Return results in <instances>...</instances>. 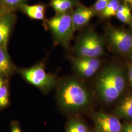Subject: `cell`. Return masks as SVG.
<instances>
[{
  "label": "cell",
  "instance_id": "obj_1",
  "mask_svg": "<svg viewBox=\"0 0 132 132\" xmlns=\"http://www.w3.org/2000/svg\"><path fill=\"white\" fill-rule=\"evenodd\" d=\"M57 102L62 110L75 113L89 107L92 103L90 93L85 85L73 77L64 80L57 93Z\"/></svg>",
  "mask_w": 132,
  "mask_h": 132
},
{
  "label": "cell",
  "instance_id": "obj_2",
  "mask_svg": "<svg viewBox=\"0 0 132 132\" xmlns=\"http://www.w3.org/2000/svg\"><path fill=\"white\" fill-rule=\"evenodd\" d=\"M126 86V80L121 68L116 65L106 67L96 78V92L105 103H113L122 95Z\"/></svg>",
  "mask_w": 132,
  "mask_h": 132
},
{
  "label": "cell",
  "instance_id": "obj_3",
  "mask_svg": "<svg viewBox=\"0 0 132 132\" xmlns=\"http://www.w3.org/2000/svg\"><path fill=\"white\" fill-rule=\"evenodd\" d=\"M72 11L45 19L44 24L45 27L51 31L55 41L67 50L69 48L76 30L72 19Z\"/></svg>",
  "mask_w": 132,
  "mask_h": 132
},
{
  "label": "cell",
  "instance_id": "obj_4",
  "mask_svg": "<svg viewBox=\"0 0 132 132\" xmlns=\"http://www.w3.org/2000/svg\"><path fill=\"white\" fill-rule=\"evenodd\" d=\"M104 52V41L94 30L89 29L82 33L74 48L76 57L98 58Z\"/></svg>",
  "mask_w": 132,
  "mask_h": 132
},
{
  "label": "cell",
  "instance_id": "obj_5",
  "mask_svg": "<svg viewBox=\"0 0 132 132\" xmlns=\"http://www.w3.org/2000/svg\"><path fill=\"white\" fill-rule=\"evenodd\" d=\"M109 44L116 52L129 55L132 52V30L109 24L106 29Z\"/></svg>",
  "mask_w": 132,
  "mask_h": 132
},
{
  "label": "cell",
  "instance_id": "obj_6",
  "mask_svg": "<svg viewBox=\"0 0 132 132\" xmlns=\"http://www.w3.org/2000/svg\"><path fill=\"white\" fill-rule=\"evenodd\" d=\"M21 75L29 83L44 90L52 89L56 83L55 76L46 72L43 64L23 70Z\"/></svg>",
  "mask_w": 132,
  "mask_h": 132
},
{
  "label": "cell",
  "instance_id": "obj_7",
  "mask_svg": "<svg viewBox=\"0 0 132 132\" xmlns=\"http://www.w3.org/2000/svg\"><path fill=\"white\" fill-rule=\"evenodd\" d=\"M95 130L99 132H122V124L114 114L98 112L92 117Z\"/></svg>",
  "mask_w": 132,
  "mask_h": 132
},
{
  "label": "cell",
  "instance_id": "obj_8",
  "mask_svg": "<svg viewBox=\"0 0 132 132\" xmlns=\"http://www.w3.org/2000/svg\"><path fill=\"white\" fill-rule=\"evenodd\" d=\"M14 12L2 6L0 7V47L7 49L10 34L15 23Z\"/></svg>",
  "mask_w": 132,
  "mask_h": 132
},
{
  "label": "cell",
  "instance_id": "obj_9",
  "mask_svg": "<svg viewBox=\"0 0 132 132\" xmlns=\"http://www.w3.org/2000/svg\"><path fill=\"white\" fill-rule=\"evenodd\" d=\"M72 63L76 72L83 78L92 77L97 71L101 62L98 58L75 57L72 59Z\"/></svg>",
  "mask_w": 132,
  "mask_h": 132
},
{
  "label": "cell",
  "instance_id": "obj_10",
  "mask_svg": "<svg viewBox=\"0 0 132 132\" xmlns=\"http://www.w3.org/2000/svg\"><path fill=\"white\" fill-rule=\"evenodd\" d=\"M71 14L75 28L77 30L86 26L96 13L92 7L80 4L72 10Z\"/></svg>",
  "mask_w": 132,
  "mask_h": 132
},
{
  "label": "cell",
  "instance_id": "obj_11",
  "mask_svg": "<svg viewBox=\"0 0 132 132\" xmlns=\"http://www.w3.org/2000/svg\"><path fill=\"white\" fill-rule=\"evenodd\" d=\"M113 114L119 118L132 120V94L124 97L118 104Z\"/></svg>",
  "mask_w": 132,
  "mask_h": 132
},
{
  "label": "cell",
  "instance_id": "obj_12",
  "mask_svg": "<svg viewBox=\"0 0 132 132\" xmlns=\"http://www.w3.org/2000/svg\"><path fill=\"white\" fill-rule=\"evenodd\" d=\"M46 9V5L43 4L33 5L25 4L20 9L30 19L44 21L45 20Z\"/></svg>",
  "mask_w": 132,
  "mask_h": 132
},
{
  "label": "cell",
  "instance_id": "obj_13",
  "mask_svg": "<svg viewBox=\"0 0 132 132\" xmlns=\"http://www.w3.org/2000/svg\"><path fill=\"white\" fill-rule=\"evenodd\" d=\"M78 0H51L50 5L56 14L71 12L73 8L80 5Z\"/></svg>",
  "mask_w": 132,
  "mask_h": 132
},
{
  "label": "cell",
  "instance_id": "obj_14",
  "mask_svg": "<svg viewBox=\"0 0 132 132\" xmlns=\"http://www.w3.org/2000/svg\"><path fill=\"white\" fill-rule=\"evenodd\" d=\"M116 16L122 23L129 26L132 23L131 8L125 3L123 2L119 5Z\"/></svg>",
  "mask_w": 132,
  "mask_h": 132
},
{
  "label": "cell",
  "instance_id": "obj_15",
  "mask_svg": "<svg viewBox=\"0 0 132 132\" xmlns=\"http://www.w3.org/2000/svg\"><path fill=\"white\" fill-rule=\"evenodd\" d=\"M11 61L7 49L0 47V76H8L11 70Z\"/></svg>",
  "mask_w": 132,
  "mask_h": 132
},
{
  "label": "cell",
  "instance_id": "obj_16",
  "mask_svg": "<svg viewBox=\"0 0 132 132\" xmlns=\"http://www.w3.org/2000/svg\"><path fill=\"white\" fill-rule=\"evenodd\" d=\"M66 132H90L87 124L78 118L70 119L66 126Z\"/></svg>",
  "mask_w": 132,
  "mask_h": 132
},
{
  "label": "cell",
  "instance_id": "obj_17",
  "mask_svg": "<svg viewBox=\"0 0 132 132\" xmlns=\"http://www.w3.org/2000/svg\"><path fill=\"white\" fill-rule=\"evenodd\" d=\"M120 4L119 0H111L100 16L103 19H109L116 16Z\"/></svg>",
  "mask_w": 132,
  "mask_h": 132
},
{
  "label": "cell",
  "instance_id": "obj_18",
  "mask_svg": "<svg viewBox=\"0 0 132 132\" xmlns=\"http://www.w3.org/2000/svg\"><path fill=\"white\" fill-rule=\"evenodd\" d=\"M0 1L1 6L14 11L20 9L22 5L26 4V0H0Z\"/></svg>",
  "mask_w": 132,
  "mask_h": 132
},
{
  "label": "cell",
  "instance_id": "obj_19",
  "mask_svg": "<svg viewBox=\"0 0 132 132\" xmlns=\"http://www.w3.org/2000/svg\"><path fill=\"white\" fill-rule=\"evenodd\" d=\"M111 0H96L92 8L96 14L100 15L105 9Z\"/></svg>",
  "mask_w": 132,
  "mask_h": 132
},
{
  "label": "cell",
  "instance_id": "obj_20",
  "mask_svg": "<svg viewBox=\"0 0 132 132\" xmlns=\"http://www.w3.org/2000/svg\"><path fill=\"white\" fill-rule=\"evenodd\" d=\"M9 103V91L7 87L3 85L0 89V107H5Z\"/></svg>",
  "mask_w": 132,
  "mask_h": 132
},
{
  "label": "cell",
  "instance_id": "obj_21",
  "mask_svg": "<svg viewBox=\"0 0 132 132\" xmlns=\"http://www.w3.org/2000/svg\"><path fill=\"white\" fill-rule=\"evenodd\" d=\"M122 132H132V122H127L122 124Z\"/></svg>",
  "mask_w": 132,
  "mask_h": 132
},
{
  "label": "cell",
  "instance_id": "obj_22",
  "mask_svg": "<svg viewBox=\"0 0 132 132\" xmlns=\"http://www.w3.org/2000/svg\"><path fill=\"white\" fill-rule=\"evenodd\" d=\"M11 132H21V130L18 123L16 122L12 123L11 129Z\"/></svg>",
  "mask_w": 132,
  "mask_h": 132
},
{
  "label": "cell",
  "instance_id": "obj_23",
  "mask_svg": "<svg viewBox=\"0 0 132 132\" xmlns=\"http://www.w3.org/2000/svg\"><path fill=\"white\" fill-rule=\"evenodd\" d=\"M128 78L130 85L132 87V64L129 67Z\"/></svg>",
  "mask_w": 132,
  "mask_h": 132
},
{
  "label": "cell",
  "instance_id": "obj_24",
  "mask_svg": "<svg viewBox=\"0 0 132 132\" xmlns=\"http://www.w3.org/2000/svg\"><path fill=\"white\" fill-rule=\"evenodd\" d=\"M122 1L124 3H125L129 5L131 8V9H132V0H122Z\"/></svg>",
  "mask_w": 132,
  "mask_h": 132
},
{
  "label": "cell",
  "instance_id": "obj_25",
  "mask_svg": "<svg viewBox=\"0 0 132 132\" xmlns=\"http://www.w3.org/2000/svg\"><path fill=\"white\" fill-rule=\"evenodd\" d=\"M3 85H4V81L0 77V89Z\"/></svg>",
  "mask_w": 132,
  "mask_h": 132
},
{
  "label": "cell",
  "instance_id": "obj_26",
  "mask_svg": "<svg viewBox=\"0 0 132 132\" xmlns=\"http://www.w3.org/2000/svg\"><path fill=\"white\" fill-rule=\"evenodd\" d=\"M130 58H131V60L132 61V52L130 54Z\"/></svg>",
  "mask_w": 132,
  "mask_h": 132
},
{
  "label": "cell",
  "instance_id": "obj_27",
  "mask_svg": "<svg viewBox=\"0 0 132 132\" xmlns=\"http://www.w3.org/2000/svg\"><path fill=\"white\" fill-rule=\"evenodd\" d=\"M90 132H98V131H97L96 130H94V131H90Z\"/></svg>",
  "mask_w": 132,
  "mask_h": 132
},
{
  "label": "cell",
  "instance_id": "obj_28",
  "mask_svg": "<svg viewBox=\"0 0 132 132\" xmlns=\"http://www.w3.org/2000/svg\"><path fill=\"white\" fill-rule=\"evenodd\" d=\"M130 27H131V29H132V24H130Z\"/></svg>",
  "mask_w": 132,
  "mask_h": 132
}]
</instances>
